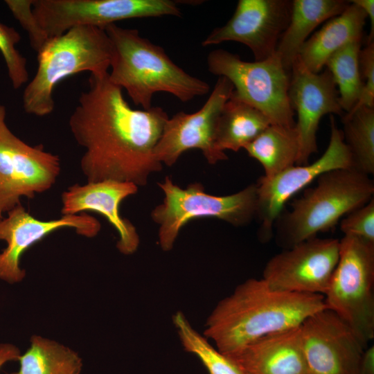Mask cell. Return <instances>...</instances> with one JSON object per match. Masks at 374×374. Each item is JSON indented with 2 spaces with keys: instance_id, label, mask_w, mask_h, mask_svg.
I'll use <instances>...</instances> for the list:
<instances>
[{
  "instance_id": "6da1fadb",
  "label": "cell",
  "mask_w": 374,
  "mask_h": 374,
  "mask_svg": "<svg viewBox=\"0 0 374 374\" xmlns=\"http://www.w3.org/2000/svg\"><path fill=\"white\" fill-rule=\"evenodd\" d=\"M69 125L85 150L81 170L87 182L116 181L145 186L162 164L154 155L167 113L160 107L132 108L123 89L105 73H91Z\"/></svg>"
},
{
  "instance_id": "7a4b0ae2",
  "label": "cell",
  "mask_w": 374,
  "mask_h": 374,
  "mask_svg": "<svg viewBox=\"0 0 374 374\" xmlns=\"http://www.w3.org/2000/svg\"><path fill=\"white\" fill-rule=\"evenodd\" d=\"M326 308L323 295L276 290L262 278H249L216 305L203 335L227 355L262 337L297 327Z\"/></svg>"
},
{
  "instance_id": "3957f363",
  "label": "cell",
  "mask_w": 374,
  "mask_h": 374,
  "mask_svg": "<svg viewBox=\"0 0 374 374\" xmlns=\"http://www.w3.org/2000/svg\"><path fill=\"white\" fill-rule=\"evenodd\" d=\"M105 30L112 46L109 80L125 89L136 106L150 108L158 92L172 94L183 103L209 92L207 82L186 73L138 30L112 24Z\"/></svg>"
},
{
  "instance_id": "277c9868",
  "label": "cell",
  "mask_w": 374,
  "mask_h": 374,
  "mask_svg": "<svg viewBox=\"0 0 374 374\" xmlns=\"http://www.w3.org/2000/svg\"><path fill=\"white\" fill-rule=\"evenodd\" d=\"M317 181L275 222L276 242L284 249L331 230L344 215L373 198V181L353 168L328 171Z\"/></svg>"
},
{
  "instance_id": "5b68a950",
  "label": "cell",
  "mask_w": 374,
  "mask_h": 374,
  "mask_svg": "<svg viewBox=\"0 0 374 374\" xmlns=\"http://www.w3.org/2000/svg\"><path fill=\"white\" fill-rule=\"evenodd\" d=\"M37 53V71L22 102L27 114L44 116L54 110V89L62 80L82 71L108 73L112 46L105 29L80 26L50 37Z\"/></svg>"
},
{
  "instance_id": "8992f818",
  "label": "cell",
  "mask_w": 374,
  "mask_h": 374,
  "mask_svg": "<svg viewBox=\"0 0 374 374\" xmlns=\"http://www.w3.org/2000/svg\"><path fill=\"white\" fill-rule=\"evenodd\" d=\"M164 194L161 204L151 213L159 224V243L168 251L172 249L181 229L200 217H215L233 226L247 225L256 217L257 188L251 184L232 195L216 196L206 193L200 183L181 188L170 177L158 184Z\"/></svg>"
},
{
  "instance_id": "52a82bcc",
  "label": "cell",
  "mask_w": 374,
  "mask_h": 374,
  "mask_svg": "<svg viewBox=\"0 0 374 374\" xmlns=\"http://www.w3.org/2000/svg\"><path fill=\"white\" fill-rule=\"evenodd\" d=\"M208 71L227 78L233 86L231 96L261 112L271 125H296L289 98L290 73L276 53L261 61L247 62L224 49L211 51Z\"/></svg>"
},
{
  "instance_id": "ba28073f",
  "label": "cell",
  "mask_w": 374,
  "mask_h": 374,
  "mask_svg": "<svg viewBox=\"0 0 374 374\" xmlns=\"http://www.w3.org/2000/svg\"><path fill=\"white\" fill-rule=\"evenodd\" d=\"M374 244L353 235L340 240L339 258L327 292V308L365 347L374 338Z\"/></svg>"
},
{
  "instance_id": "9c48e42d",
  "label": "cell",
  "mask_w": 374,
  "mask_h": 374,
  "mask_svg": "<svg viewBox=\"0 0 374 374\" xmlns=\"http://www.w3.org/2000/svg\"><path fill=\"white\" fill-rule=\"evenodd\" d=\"M6 109L0 104V220L21 204V198H33L55 184L61 170L59 157L44 146L30 145L15 135L6 121Z\"/></svg>"
},
{
  "instance_id": "30bf717a",
  "label": "cell",
  "mask_w": 374,
  "mask_h": 374,
  "mask_svg": "<svg viewBox=\"0 0 374 374\" xmlns=\"http://www.w3.org/2000/svg\"><path fill=\"white\" fill-rule=\"evenodd\" d=\"M172 0H33L36 19L50 38L80 26L105 28L133 18L181 17Z\"/></svg>"
},
{
  "instance_id": "8fae6325",
  "label": "cell",
  "mask_w": 374,
  "mask_h": 374,
  "mask_svg": "<svg viewBox=\"0 0 374 374\" xmlns=\"http://www.w3.org/2000/svg\"><path fill=\"white\" fill-rule=\"evenodd\" d=\"M330 138L322 156L312 163L295 165L272 177L261 176L257 188V212L259 220L258 235L267 242L274 235L275 222L285 204L322 174L328 171L352 168V157L342 132L330 115Z\"/></svg>"
},
{
  "instance_id": "7c38bea8",
  "label": "cell",
  "mask_w": 374,
  "mask_h": 374,
  "mask_svg": "<svg viewBox=\"0 0 374 374\" xmlns=\"http://www.w3.org/2000/svg\"><path fill=\"white\" fill-rule=\"evenodd\" d=\"M340 240L314 237L276 254L262 279L276 290L324 295L337 267Z\"/></svg>"
},
{
  "instance_id": "4fadbf2b",
  "label": "cell",
  "mask_w": 374,
  "mask_h": 374,
  "mask_svg": "<svg viewBox=\"0 0 374 374\" xmlns=\"http://www.w3.org/2000/svg\"><path fill=\"white\" fill-rule=\"evenodd\" d=\"M233 91L231 82L220 76L199 110L191 114L179 112L168 118L154 149L157 160L172 166L190 149L200 150L210 164L228 159L216 147L215 133L221 112Z\"/></svg>"
},
{
  "instance_id": "5bb4252c",
  "label": "cell",
  "mask_w": 374,
  "mask_h": 374,
  "mask_svg": "<svg viewBox=\"0 0 374 374\" xmlns=\"http://www.w3.org/2000/svg\"><path fill=\"white\" fill-rule=\"evenodd\" d=\"M309 374H358L365 347L352 328L326 308L301 325Z\"/></svg>"
},
{
  "instance_id": "9a60e30c",
  "label": "cell",
  "mask_w": 374,
  "mask_h": 374,
  "mask_svg": "<svg viewBox=\"0 0 374 374\" xmlns=\"http://www.w3.org/2000/svg\"><path fill=\"white\" fill-rule=\"evenodd\" d=\"M291 10L288 0H239L230 19L213 30L202 45L239 42L251 51L255 61L266 60L276 53Z\"/></svg>"
},
{
  "instance_id": "2e32d148",
  "label": "cell",
  "mask_w": 374,
  "mask_h": 374,
  "mask_svg": "<svg viewBox=\"0 0 374 374\" xmlns=\"http://www.w3.org/2000/svg\"><path fill=\"white\" fill-rule=\"evenodd\" d=\"M289 98L292 110L296 112V129L299 153L296 165H306L310 157L317 152V132L319 121L328 114L342 117L339 92L328 69L322 73L309 71L297 57L291 68Z\"/></svg>"
},
{
  "instance_id": "e0dca14e",
  "label": "cell",
  "mask_w": 374,
  "mask_h": 374,
  "mask_svg": "<svg viewBox=\"0 0 374 374\" xmlns=\"http://www.w3.org/2000/svg\"><path fill=\"white\" fill-rule=\"evenodd\" d=\"M7 214L0 220V240L7 243L0 253V278L10 283L20 282L26 276L25 270L20 267L22 254L48 234L69 227L80 235L93 238L101 229L100 222L84 212L44 221L34 217L19 204Z\"/></svg>"
},
{
  "instance_id": "ac0fdd59",
  "label": "cell",
  "mask_w": 374,
  "mask_h": 374,
  "mask_svg": "<svg viewBox=\"0 0 374 374\" xmlns=\"http://www.w3.org/2000/svg\"><path fill=\"white\" fill-rule=\"evenodd\" d=\"M138 186L132 183L116 181L74 184L62 194L61 213L73 215L87 211L97 212L117 231L118 251L125 255L134 253L139 245V236L131 222L121 217L120 204L127 197L137 193Z\"/></svg>"
},
{
  "instance_id": "d6986e66",
  "label": "cell",
  "mask_w": 374,
  "mask_h": 374,
  "mask_svg": "<svg viewBox=\"0 0 374 374\" xmlns=\"http://www.w3.org/2000/svg\"><path fill=\"white\" fill-rule=\"evenodd\" d=\"M226 356L244 374H309L300 326L262 337Z\"/></svg>"
},
{
  "instance_id": "ffe728a7",
  "label": "cell",
  "mask_w": 374,
  "mask_h": 374,
  "mask_svg": "<svg viewBox=\"0 0 374 374\" xmlns=\"http://www.w3.org/2000/svg\"><path fill=\"white\" fill-rule=\"evenodd\" d=\"M366 14L350 1L339 15L330 19L302 46L298 57L311 72L318 73L337 51L355 41L362 40Z\"/></svg>"
},
{
  "instance_id": "44dd1931",
  "label": "cell",
  "mask_w": 374,
  "mask_h": 374,
  "mask_svg": "<svg viewBox=\"0 0 374 374\" xmlns=\"http://www.w3.org/2000/svg\"><path fill=\"white\" fill-rule=\"evenodd\" d=\"M350 1L294 0L288 25L281 35L276 53L290 73L293 62L310 33L321 23L341 14Z\"/></svg>"
},
{
  "instance_id": "7402d4cb",
  "label": "cell",
  "mask_w": 374,
  "mask_h": 374,
  "mask_svg": "<svg viewBox=\"0 0 374 374\" xmlns=\"http://www.w3.org/2000/svg\"><path fill=\"white\" fill-rule=\"evenodd\" d=\"M269 125L259 110L233 96L225 103L218 119L215 143L224 152H238L253 141Z\"/></svg>"
},
{
  "instance_id": "603a6c76",
  "label": "cell",
  "mask_w": 374,
  "mask_h": 374,
  "mask_svg": "<svg viewBox=\"0 0 374 374\" xmlns=\"http://www.w3.org/2000/svg\"><path fill=\"white\" fill-rule=\"evenodd\" d=\"M244 149L262 166L264 176L277 175L296 163L299 139L296 126L269 125Z\"/></svg>"
},
{
  "instance_id": "cb8c5ba5",
  "label": "cell",
  "mask_w": 374,
  "mask_h": 374,
  "mask_svg": "<svg viewBox=\"0 0 374 374\" xmlns=\"http://www.w3.org/2000/svg\"><path fill=\"white\" fill-rule=\"evenodd\" d=\"M20 368L10 374H80L82 360L71 349L39 336L30 339V346L20 355Z\"/></svg>"
},
{
  "instance_id": "d4e9b609",
  "label": "cell",
  "mask_w": 374,
  "mask_h": 374,
  "mask_svg": "<svg viewBox=\"0 0 374 374\" xmlns=\"http://www.w3.org/2000/svg\"><path fill=\"white\" fill-rule=\"evenodd\" d=\"M344 141L352 157V168L374 173V107H362L341 117Z\"/></svg>"
},
{
  "instance_id": "484cf974",
  "label": "cell",
  "mask_w": 374,
  "mask_h": 374,
  "mask_svg": "<svg viewBox=\"0 0 374 374\" xmlns=\"http://www.w3.org/2000/svg\"><path fill=\"white\" fill-rule=\"evenodd\" d=\"M362 40L350 43L334 53L325 66L331 73L345 114L357 103L362 88L359 55Z\"/></svg>"
},
{
  "instance_id": "4316f807",
  "label": "cell",
  "mask_w": 374,
  "mask_h": 374,
  "mask_svg": "<svg viewBox=\"0 0 374 374\" xmlns=\"http://www.w3.org/2000/svg\"><path fill=\"white\" fill-rule=\"evenodd\" d=\"M172 321L184 349L197 356L209 374H244L229 357L196 331L181 312H176Z\"/></svg>"
},
{
  "instance_id": "83f0119b",
  "label": "cell",
  "mask_w": 374,
  "mask_h": 374,
  "mask_svg": "<svg viewBox=\"0 0 374 374\" xmlns=\"http://www.w3.org/2000/svg\"><path fill=\"white\" fill-rule=\"evenodd\" d=\"M20 40L21 36L16 29L0 21V52L6 63L8 77L15 89L28 80L26 59L16 48Z\"/></svg>"
},
{
  "instance_id": "f1b7e54d",
  "label": "cell",
  "mask_w": 374,
  "mask_h": 374,
  "mask_svg": "<svg viewBox=\"0 0 374 374\" xmlns=\"http://www.w3.org/2000/svg\"><path fill=\"white\" fill-rule=\"evenodd\" d=\"M344 235H353L374 244V198L351 211L340 221Z\"/></svg>"
},
{
  "instance_id": "f546056e",
  "label": "cell",
  "mask_w": 374,
  "mask_h": 374,
  "mask_svg": "<svg viewBox=\"0 0 374 374\" xmlns=\"http://www.w3.org/2000/svg\"><path fill=\"white\" fill-rule=\"evenodd\" d=\"M33 0H5L4 2L27 32L32 48L37 53L49 37L39 25L33 11Z\"/></svg>"
},
{
  "instance_id": "4dcf8cb0",
  "label": "cell",
  "mask_w": 374,
  "mask_h": 374,
  "mask_svg": "<svg viewBox=\"0 0 374 374\" xmlns=\"http://www.w3.org/2000/svg\"><path fill=\"white\" fill-rule=\"evenodd\" d=\"M359 64L362 88L357 103L350 112L362 107H374V42H366V46L361 48Z\"/></svg>"
},
{
  "instance_id": "1f68e13d",
  "label": "cell",
  "mask_w": 374,
  "mask_h": 374,
  "mask_svg": "<svg viewBox=\"0 0 374 374\" xmlns=\"http://www.w3.org/2000/svg\"><path fill=\"white\" fill-rule=\"evenodd\" d=\"M362 8L370 19V32L366 42H374V1L373 0H353L350 1Z\"/></svg>"
},
{
  "instance_id": "d6a6232c",
  "label": "cell",
  "mask_w": 374,
  "mask_h": 374,
  "mask_svg": "<svg viewBox=\"0 0 374 374\" xmlns=\"http://www.w3.org/2000/svg\"><path fill=\"white\" fill-rule=\"evenodd\" d=\"M358 374H374V346L367 347L362 355Z\"/></svg>"
},
{
  "instance_id": "836d02e7",
  "label": "cell",
  "mask_w": 374,
  "mask_h": 374,
  "mask_svg": "<svg viewBox=\"0 0 374 374\" xmlns=\"http://www.w3.org/2000/svg\"><path fill=\"white\" fill-rule=\"evenodd\" d=\"M20 355L16 346L10 344H0V368L8 361L18 360Z\"/></svg>"
}]
</instances>
